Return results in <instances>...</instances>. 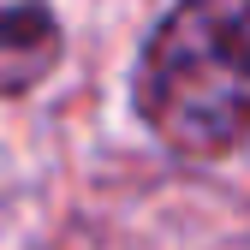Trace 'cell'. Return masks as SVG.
<instances>
[{
	"instance_id": "2",
	"label": "cell",
	"mask_w": 250,
	"mask_h": 250,
	"mask_svg": "<svg viewBox=\"0 0 250 250\" xmlns=\"http://www.w3.org/2000/svg\"><path fill=\"white\" fill-rule=\"evenodd\" d=\"M60 60V24L48 0H0V96L30 89Z\"/></svg>"
},
{
	"instance_id": "1",
	"label": "cell",
	"mask_w": 250,
	"mask_h": 250,
	"mask_svg": "<svg viewBox=\"0 0 250 250\" xmlns=\"http://www.w3.org/2000/svg\"><path fill=\"white\" fill-rule=\"evenodd\" d=\"M137 113L179 155H221L250 131V0H179L143 48Z\"/></svg>"
}]
</instances>
